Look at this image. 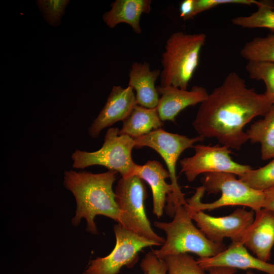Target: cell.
Returning a JSON list of instances; mask_svg holds the SVG:
<instances>
[{"label": "cell", "mask_w": 274, "mask_h": 274, "mask_svg": "<svg viewBox=\"0 0 274 274\" xmlns=\"http://www.w3.org/2000/svg\"><path fill=\"white\" fill-rule=\"evenodd\" d=\"M160 73L159 69L151 70L147 62L132 63L128 86L136 92V105L147 108L157 107L159 98L155 84Z\"/></svg>", "instance_id": "cell-17"}, {"label": "cell", "mask_w": 274, "mask_h": 274, "mask_svg": "<svg viewBox=\"0 0 274 274\" xmlns=\"http://www.w3.org/2000/svg\"><path fill=\"white\" fill-rule=\"evenodd\" d=\"M207 36L203 33L178 31L167 39L162 54L160 86L187 90L199 64L201 50Z\"/></svg>", "instance_id": "cell-5"}, {"label": "cell", "mask_w": 274, "mask_h": 274, "mask_svg": "<svg viewBox=\"0 0 274 274\" xmlns=\"http://www.w3.org/2000/svg\"><path fill=\"white\" fill-rule=\"evenodd\" d=\"M246 133L251 142L260 144L262 160L274 158V104L263 118L251 124Z\"/></svg>", "instance_id": "cell-20"}, {"label": "cell", "mask_w": 274, "mask_h": 274, "mask_svg": "<svg viewBox=\"0 0 274 274\" xmlns=\"http://www.w3.org/2000/svg\"><path fill=\"white\" fill-rule=\"evenodd\" d=\"M69 1H38L37 4L43 12L46 20L56 26L60 23L61 17Z\"/></svg>", "instance_id": "cell-26"}, {"label": "cell", "mask_w": 274, "mask_h": 274, "mask_svg": "<svg viewBox=\"0 0 274 274\" xmlns=\"http://www.w3.org/2000/svg\"><path fill=\"white\" fill-rule=\"evenodd\" d=\"M140 267L147 274H166L167 267L163 259L158 258L153 250L147 253L142 259Z\"/></svg>", "instance_id": "cell-28"}, {"label": "cell", "mask_w": 274, "mask_h": 274, "mask_svg": "<svg viewBox=\"0 0 274 274\" xmlns=\"http://www.w3.org/2000/svg\"><path fill=\"white\" fill-rule=\"evenodd\" d=\"M241 243L257 258L269 261L274 245V212L264 208L255 211L254 221Z\"/></svg>", "instance_id": "cell-14"}, {"label": "cell", "mask_w": 274, "mask_h": 274, "mask_svg": "<svg viewBox=\"0 0 274 274\" xmlns=\"http://www.w3.org/2000/svg\"><path fill=\"white\" fill-rule=\"evenodd\" d=\"M233 274H237L236 272V273H234ZM241 274H254L252 272H251V271H248L247 272H246L245 273H241Z\"/></svg>", "instance_id": "cell-32"}, {"label": "cell", "mask_w": 274, "mask_h": 274, "mask_svg": "<svg viewBox=\"0 0 274 274\" xmlns=\"http://www.w3.org/2000/svg\"><path fill=\"white\" fill-rule=\"evenodd\" d=\"M143 274H147L146 272H144Z\"/></svg>", "instance_id": "cell-33"}, {"label": "cell", "mask_w": 274, "mask_h": 274, "mask_svg": "<svg viewBox=\"0 0 274 274\" xmlns=\"http://www.w3.org/2000/svg\"><path fill=\"white\" fill-rule=\"evenodd\" d=\"M193 148L195 154L180 161L181 172L190 182L201 174L225 172L238 176L252 168L233 161L230 156L231 150L225 146L196 145Z\"/></svg>", "instance_id": "cell-10"}, {"label": "cell", "mask_w": 274, "mask_h": 274, "mask_svg": "<svg viewBox=\"0 0 274 274\" xmlns=\"http://www.w3.org/2000/svg\"><path fill=\"white\" fill-rule=\"evenodd\" d=\"M263 192L264 194L263 208L274 212V186Z\"/></svg>", "instance_id": "cell-30"}, {"label": "cell", "mask_w": 274, "mask_h": 274, "mask_svg": "<svg viewBox=\"0 0 274 274\" xmlns=\"http://www.w3.org/2000/svg\"><path fill=\"white\" fill-rule=\"evenodd\" d=\"M207 271H209V274H233L237 272V269L226 267H214Z\"/></svg>", "instance_id": "cell-31"}, {"label": "cell", "mask_w": 274, "mask_h": 274, "mask_svg": "<svg viewBox=\"0 0 274 274\" xmlns=\"http://www.w3.org/2000/svg\"><path fill=\"white\" fill-rule=\"evenodd\" d=\"M133 139L135 143L134 148H151L157 152L165 162L173 189L172 193L167 196L166 208L168 215L174 214L176 207L187 204L184 194L181 191L177 181L176 174L177 162L184 151L193 147L195 143L203 141L204 138L198 135L189 138L185 135L167 132L161 128L147 135Z\"/></svg>", "instance_id": "cell-8"}, {"label": "cell", "mask_w": 274, "mask_h": 274, "mask_svg": "<svg viewBox=\"0 0 274 274\" xmlns=\"http://www.w3.org/2000/svg\"><path fill=\"white\" fill-rule=\"evenodd\" d=\"M202 185L186 199L194 211H208L225 206L247 207L254 212L263 208V192L254 189L230 173L204 174Z\"/></svg>", "instance_id": "cell-3"}, {"label": "cell", "mask_w": 274, "mask_h": 274, "mask_svg": "<svg viewBox=\"0 0 274 274\" xmlns=\"http://www.w3.org/2000/svg\"><path fill=\"white\" fill-rule=\"evenodd\" d=\"M82 274H85V273H84V272H83Z\"/></svg>", "instance_id": "cell-34"}, {"label": "cell", "mask_w": 274, "mask_h": 274, "mask_svg": "<svg viewBox=\"0 0 274 274\" xmlns=\"http://www.w3.org/2000/svg\"><path fill=\"white\" fill-rule=\"evenodd\" d=\"M238 179L251 188L263 191L274 186V158L266 165L251 168L238 176Z\"/></svg>", "instance_id": "cell-23"}, {"label": "cell", "mask_w": 274, "mask_h": 274, "mask_svg": "<svg viewBox=\"0 0 274 274\" xmlns=\"http://www.w3.org/2000/svg\"><path fill=\"white\" fill-rule=\"evenodd\" d=\"M136 104L132 88L113 86L105 106L88 128L90 136L96 139L104 129L123 121Z\"/></svg>", "instance_id": "cell-12"}, {"label": "cell", "mask_w": 274, "mask_h": 274, "mask_svg": "<svg viewBox=\"0 0 274 274\" xmlns=\"http://www.w3.org/2000/svg\"><path fill=\"white\" fill-rule=\"evenodd\" d=\"M116 237L114 249L107 256L90 260L85 274H118L123 266L132 267L143 249L158 246L155 242L141 236L117 223L114 225Z\"/></svg>", "instance_id": "cell-9"}, {"label": "cell", "mask_w": 274, "mask_h": 274, "mask_svg": "<svg viewBox=\"0 0 274 274\" xmlns=\"http://www.w3.org/2000/svg\"><path fill=\"white\" fill-rule=\"evenodd\" d=\"M240 53L248 62L274 63V34L253 38L244 45Z\"/></svg>", "instance_id": "cell-21"}, {"label": "cell", "mask_w": 274, "mask_h": 274, "mask_svg": "<svg viewBox=\"0 0 274 274\" xmlns=\"http://www.w3.org/2000/svg\"><path fill=\"white\" fill-rule=\"evenodd\" d=\"M167 274H206L197 260L188 253H180L165 257Z\"/></svg>", "instance_id": "cell-25"}, {"label": "cell", "mask_w": 274, "mask_h": 274, "mask_svg": "<svg viewBox=\"0 0 274 274\" xmlns=\"http://www.w3.org/2000/svg\"><path fill=\"white\" fill-rule=\"evenodd\" d=\"M151 3V0H116L111 4V9L103 14L102 19L110 28L125 23L135 33L141 34V16L150 12Z\"/></svg>", "instance_id": "cell-18"}, {"label": "cell", "mask_w": 274, "mask_h": 274, "mask_svg": "<svg viewBox=\"0 0 274 274\" xmlns=\"http://www.w3.org/2000/svg\"><path fill=\"white\" fill-rule=\"evenodd\" d=\"M115 200L119 210L120 223L126 229L162 245L165 239L152 229L145 209L147 197L144 181L136 176L121 178L114 190Z\"/></svg>", "instance_id": "cell-7"}, {"label": "cell", "mask_w": 274, "mask_h": 274, "mask_svg": "<svg viewBox=\"0 0 274 274\" xmlns=\"http://www.w3.org/2000/svg\"><path fill=\"white\" fill-rule=\"evenodd\" d=\"M257 7L250 15L233 18L232 23L243 28H266L274 31V3L263 1Z\"/></svg>", "instance_id": "cell-22"}, {"label": "cell", "mask_w": 274, "mask_h": 274, "mask_svg": "<svg viewBox=\"0 0 274 274\" xmlns=\"http://www.w3.org/2000/svg\"><path fill=\"white\" fill-rule=\"evenodd\" d=\"M118 173L108 170L94 174L86 171L66 170L63 175V185L73 194L77 204L75 215L71 223L78 226L82 218L86 220V230L98 234L94 218L102 215L120 223V215L113 185Z\"/></svg>", "instance_id": "cell-2"}, {"label": "cell", "mask_w": 274, "mask_h": 274, "mask_svg": "<svg viewBox=\"0 0 274 274\" xmlns=\"http://www.w3.org/2000/svg\"><path fill=\"white\" fill-rule=\"evenodd\" d=\"M262 1L255 0H195V16L204 11L209 10L219 5L226 4H237L259 6Z\"/></svg>", "instance_id": "cell-27"}, {"label": "cell", "mask_w": 274, "mask_h": 274, "mask_svg": "<svg viewBox=\"0 0 274 274\" xmlns=\"http://www.w3.org/2000/svg\"><path fill=\"white\" fill-rule=\"evenodd\" d=\"M246 70L251 79L264 83L266 91L264 94L274 104V63L249 61Z\"/></svg>", "instance_id": "cell-24"}, {"label": "cell", "mask_w": 274, "mask_h": 274, "mask_svg": "<svg viewBox=\"0 0 274 274\" xmlns=\"http://www.w3.org/2000/svg\"><path fill=\"white\" fill-rule=\"evenodd\" d=\"M186 207L197 227L209 240L218 244L223 243L226 237L232 242H241L255 217L253 210L244 208H237L227 216L214 217L204 211L193 210L187 204Z\"/></svg>", "instance_id": "cell-11"}, {"label": "cell", "mask_w": 274, "mask_h": 274, "mask_svg": "<svg viewBox=\"0 0 274 274\" xmlns=\"http://www.w3.org/2000/svg\"><path fill=\"white\" fill-rule=\"evenodd\" d=\"M154 225L164 231L166 237L160 249L153 250L160 259L170 255L194 253L199 258H209L224 251V243L218 244L209 240L192 222L185 205L175 208L174 217L170 222L155 221Z\"/></svg>", "instance_id": "cell-4"}, {"label": "cell", "mask_w": 274, "mask_h": 274, "mask_svg": "<svg viewBox=\"0 0 274 274\" xmlns=\"http://www.w3.org/2000/svg\"><path fill=\"white\" fill-rule=\"evenodd\" d=\"M117 127L109 128L106 133L102 147L94 152L76 150L72 154V166L84 169L93 165H100L119 173L122 178L134 176L137 165L131 156L135 147L131 137L119 134Z\"/></svg>", "instance_id": "cell-6"}, {"label": "cell", "mask_w": 274, "mask_h": 274, "mask_svg": "<svg viewBox=\"0 0 274 274\" xmlns=\"http://www.w3.org/2000/svg\"><path fill=\"white\" fill-rule=\"evenodd\" d=\"M180 16L184 20L195 17V0H183L179 4Z\"/></svg>", "instance_id": "cell-29"}, {"label": "cell", "mask_w": 274, "mask_h": 274, "mask_svg": "<svg viewBox=\"0 0 274 274\" xmlns=\"http://www.w3.org/2000/svg\"><path fill=\"white\" fill-rule=\"evenodd\" d=\"M197 260L206 271L214 267H226L236 269H254L267 274H274V263L252 255L241 242H232L224 251L216 256L198 258Z\"/></svg>", "instance_id": "cell-13"}, {"label": "cell", "mask_w": 274, "mask_h": 274, "mask_svg": "<svg viewBox=\"0 0 274 274\" xmlns=\"http://www.w3.org/2000/svg\"><path fill=\"white\" fill-rule=\"evenodd\" d=\"M159 95L157 110L162 121H175L177 115L189 106L201 104L209 93L201 86H195L190 90H183L174 86L156 87Z\"/></svg>", "instance_id": "cell-15"}, {"label": "cell", "mask_w": 274, "mask_h": 274, "mask_svg": "<svg viewBox=\"0 0 274 274\" xmlns=\"http://www.w3.org/2000/svg\"><path fill=\"white\" fill-rule=\"evenodd\" d=\"M272 105L264 93L248 88L244 79L231 72L200 104L192 125L199 135L215 138L222 145L239 150L249 140L245 126L264 116Z\"/></svg>", "instance_id": "cell-1"}, {"label": "cell", "mask_w": 274, "mask_h": 274, "mask_svg": "<svg viewBox=\"0 0 274 274\" xmlns=\"http://www.w3.org/2000/svg\"><path fill=\"white\" fill-rule=\"evenodd\" d=\"M134 176H138L150 186L153 197L152 212L158 218L163 213L167 196L173 191L165 180L169 178L168 170L156 160H148L144 165H137Z\"/></svg>", "instance_id": "cell-16"}, {"label": "cell", "mask_w": 274, "mask_h": 274, "mask_svg": "<svg viewBox=\"0 0 274 274\" xmlns=\"http://www.w3.org/2000/svg\"><path fill=\"white\" fill-rule=\"evenodd\" d=\"M119 134L132 139L150 133L161 128L163 123L157 108H147L135 105L129 116L123 121Z\"/></svg>", "instance_id": "cell-19"}]
</instances>
